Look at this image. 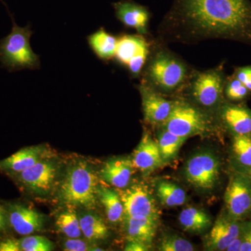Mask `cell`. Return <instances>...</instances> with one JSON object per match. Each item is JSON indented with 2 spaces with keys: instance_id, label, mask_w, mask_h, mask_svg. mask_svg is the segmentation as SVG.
I'll list each match as a JSON object with an SVG mask.
<instances>
[{
  "instance_id": "4dcf8cb0",
  "label": "cell",
  "mask_w": 251,
  "mask_h": 251,
  "mask_svg": "<svg viewBox=\"0 0 251 251\" xmlns=\"http://www.w3.org/2000/svg\"><path fill=\"white\" fill-rule=\"evenodd\" d=\"M162 251H193L194 247L189 241L176 236H166L162 239L158 246Z\"/></svg>"
},
{
  "instance_id": "7c38bea8",
  "label": "cell",
  "mask_w": 251,
  "mask_h": 251,
  "mask_svg": "<svg viewBox=\"0 0 251 251\" xmlns=\"http://www.w3.org/2000/svg\"><path fill=\"white\" fill-rule=\"evenodd\" d=\"M225 202L232 219H241L251 212V184L242 176H234L225 193Z\"/></svg>"
},
{
  "instance_id": "d590c367",
  "label": "cell",
  "mask_w": 251,
  "mask_h": 251,
  "mask_svg": "<svg viewBox=\"0 0 251 251\" xmlns=\"http://www.w3.org/2000/svg\"><path fill=\"white\" fill-rule=\"evenodd\" d=\"M150 249L143 243L134 240H128L125 248V251H147Z\"/></svg>"
},
{
  "instance_id": "8992f818",
  "label": "cell",
  "mask_w": 251,
  "mask_h": 251,
  "mask_svg": "<svg viewBox=\"0 0 251 251\" xmlns=\"http://www.w3.org/2000/svg\"><path fill=\"white\" fill-rule=\"evenodd\" d=\"M12 28L10 34L0 40V62L9 72L40 67L39 56L31 49L30 25L19 27L11 16Z\"/></svg>"
},
{
  "instance_id": "2e32d148",
  "label": "cell",
  "mask_w": 251,
  "mask_h": 251,
  "mask_svg": "<svg viewBox=\"0 0 251 251\" xmlns=\"http://www.w3.org/2000/svg\"><path fill=\"white\" fill-rule=\"evenodd\" d=\"M46 154V149L41 146L21 149L11 156L0 161V171L7 175L21 173L44 159Z\"/></svg>"
},
{
  "instance_id": "cb8c5ba5",
  "label": "cell",
  "mask_w": 251,
  "mask_h": 251,
  "mask_svg": "<svg viewBox=\"0 0 251 251\" xmlns=\"http://www.w3.org/2000/svg\"><path fill=\"white\" fill-rule=\"evenodd\" d=\"M81 232L86 239L90 241L103 240L108 237V227L103 220L97 214H82L79 218Z\"/></svg>"
},
{
  "instance_id": "836d02e7",
  "label": "cell",
  "mask_w": 251,
  "mask_h": 251,
  "mask_svg": "<svg viewBox=\"0 0 251 251\" xmlns=\"http://www.w3.org/2000/svg\"><path fill=\"white\" fill-rule=\"evenodd\" d=\"M0 251H21L20 239L12 237L0 239Z\"/></svg>"
},
{
  "instance_id": "6da1fadb",
  "label": "cell",
  "mask_w": 251,
  "mask_h": 251,
  "mask_svg": "<svg viewBox=\"0 0 251 251\" xmlns=\"http://www.w3.org/2000/svg\"><path fill=\"white\" fill-rule=\"evenodd\" d=\"M157 34V40L165 44L224 39L251 46V1L173 0Z\"/></svg>"
},
{
  "instance_id": "9c48e42d",
  "label": "cell",
  "mask_w": 251,
  "mask_h": 251,
  "mask_svg": "<svg viewBox=\"0 0 251 251\" xmlns=\"http://www.w3.org/2000/svg\"><path fill=\"white\" fill-rule=\"evenodd\" d=\"M125 216L158 222L160 214L155 200L145 185H132L120 194Z\"/></svg>"
},
{
  "instance_id": "3957f363",
  "label": "cell",
  "mask_w": 251,
  "mask_h": 251,
  "mask_svg": "<svg viewBox=\"0 0 251 251\" xmlns=\"http://www.w3.org/2000/svg\"><path fill=\"white\" fill-rule=\"evenodd\" d=\"M226 77L224 64L204 71L193 69L180 94H186V97H181L214 114L224 102Z\"/></svg>"
},
{
  "instance_id": "8d00e7d4",
  "label": "cell",
  "mask_w": 251,
  "mask_h": 251,
  "mask_svg": "<svg viewBox=\"0 0 251 251\" xmlns=\"http://www.w3.org/2000/svg\"><path fill=\"white\" fill-rule=\"evenodd\" d=\"M240 251H251V227L244 232V239Z\"/></svg>"
},
{
  "instance_id": "4316f807",
  "label": "cell",
  "mask_w": 251,
  "mask_h": 251,
  "mask_svg": "<svg viewBox=\"0 0 251 251\" xmlns=\"http://www.w3.org/2000/svg\"><path fill=\"white\" fill-rule=\"evenodd\" d=\"M56 226L61 232L69 238H79L82 234L80 219L73 209L60 213L56 219Z\"/></svg>"
},
{
  "instance_id": "ab89813d",
  "label": "cell",
  "mask_w": 251,
  "mask_h": 251,
  "mask_svg": "<svg viewBox=\"0 0 251 251\" xmlns=\"http://www.w3.org/2000/svg\"></svg>"
},
{
  "instance_id": "ba28073f",
  "label": "cell",
  "mask_w": 251,
  "mask_h": 251,
  "mask_svg": "<svg viewBox=\"0 0 251 251\" xmlns=\"http://www.w3.org/2000/svg\"><path fill=\"white\" fill-rule=\"evenodd\" d=\"M185 177L190 184L198 189H212L220 174V163L215 155L202 152L190 158L185 167Z\"/></svg>"
},
{
  "instance_id": "30bf717a",
  "label": "cell",
  "mask_w": 251,
  "mask_h": 251,
  "mask_svg": "<svg viewBox=\"0 0 251 251\" xmlns=\"http://www.w3.org/2000/svg\"><path fill=\"white\" fill-rule=\"evenodd\" d=\"M142 98L144 120L153 126H160L166 121L173 110L174 100L140 82L138 85Z\"/></svg>"
},
{
  "instance_id": "8fae6325",
  "label": "cell",
  "mask_w": 251,
  "mask_h": 251,
  "mask_svg": "<svg viewBox=\"0 0 251 251\" xmlns=\"http://www.w3.org/2000/svg\"><path fill=\"white\" fill-rule=\"evenodd\" d=\"M4 205L9 227L19 235H30L44 227V216L35 209L19 202H8Z\"/></svg>"
},
{
  "instance_id": "277c9868",
  "label": "cell",
  "mask_w": 251,
  "mask_h": 251,
  "mask_svg": "<svg viewBox=\"0 0 251 251\" xmlns=\"http://www.w3.org/2000/svg\"><path fill=\"white\" fill-rule=\"evenodd\" d=\"M173 100L171 115L159 127L184 138L209 134L215 130V114L203 110L179 96Z\"/></svg>"
},
{
  "instance_id": "d4e9b609",
  "label": "cell",
  "mask_w": 251,
  "mask_h": 251,
  "mask_svg": "<svg viewBox=\"0 0 251 251\" xmlns=\"http://www.w3.org/2000/svg\"><path fill=\"white\" fill-rule=\"evenodd\" d=\"M156 194L162 204L168 207L182 205L187 200V196L183 188L168 181H160L157 183Z\"/></svg>"
},
{
  "instance_id": "ac0fdd59",
  "label": "cell",
  "mask_w": 251,
  "mask_h": 251,
  "mask_svg": "<svg viewBox=\"0 0 251 251\" xmlns=\"http://www.w3.org/2000/svg\"><path fill=\"white\" fill-rule=\"evenodd\" d=\"M133 168L129 158H112L105 162L100 170V176L110 186L125 188L129 184Z\"/></svg>"
},
{
  "instance_id": "52a82bcc",
  "label": "cell",
  "mask_w": 251,
  "mask_h": 251,
  "mask_svg": "<svg viewBox=\"0 0 251 251\" xmlns=\"http://www.w3.org/2000/svg\"><path fill=\"white\" fill-rule=\"evenodd\" d=\"M58 169L55 163L43 159L21 173L9 174L20 187L28 192L45 194L52 188Z\"/></svg>"
},
{
  "instance_id": "d6986e66",
  "label": "cell",
  "mask_w": 251,
  "mask_h": 251,
  "mask_svg": "<svg viewBox=\"0 0 251 251\" xmlns=\"http://www.w3.org/2000/svg\"><path fill=\"white\" fill-rule=\"evenodd\" d=\"M152 42H150L141 34H124L118 37L115 57L119 64L126 67L135 56L144 50L151 49Z\"/></svg>"
},
{
  "instance_id": "f1b7e54d",
  "label": "cell",
  "mask_w": 251,
  "mask_h": 251,
  "mask_svg": "<svg viewBox=\"0 0 251 251\" xmlns=\"http://www.w3.org/2000/svg\"><path fill=\"white\" fill-rule=\"evenodd\" d=\"M250 91L233 75L226 77L224 97L231 101H240L249 97Z\"/></svg>"
},
{
  "instance_id": "74e56055",
  "label": "cell",
  "mask_w": 251,
  "mask_h": 251,
  "mask_svg": "<svg viewBox=\"0 0 251 251\" xmlns=\"http://www.w3.org/2000/svg\"><path fill=\"white\" fill-rule=\"evenodd\" d=\"M244 232L241 231L240 234H239V236L229 244L228 247L226 249V251H240L241 246H242L243 239H244Z\"/></svg>"
},
{
  "instance_id": "d6a6232c",
  "label": "cell",
  "mask_w": 251,
  "mask_h": 251,
  "mask_svg": "<svg viewBox=\"0 0 251 251\" xmlns=\"http://www.w3.org/2000/svg\"><path fill=\"white\" fill-rule=\"evenodd\" d=\"M93 248L78 238H70L64 243V251H92Z\"/></svg>"
},
{
  "instance_id": "4fadbf2b",
  "label": "cell",
  "mask_w": 251,
  "mask_h": 251,
  "mask_svg": "<svg viewBox=\"0 0 251 251\" xmlns=\"http://www.w3.org/2000/svg\"><path fill=\"white\" fill-rule=\"evenodd\" d=\"M115 16L126 27L133 28L141 35L149 34L150 12L148 8L132 0H121L112 4Z\"/></svg>"
},
{
  "instance_id": "44dd1931",
  "label": "cell",
  "mask_w": 251,
  "mask_h": 251,
  "mask_svg": "<svg viewBox=\"0 0 251 251\" xmlns=\"http://www.w3.org/2000/svg\"><path fill=\"white\" fill-rule=\"evenodd\" d=\"M118 37L100 28L87 37L89 46L96 55L102 60L115 57Z\"/></svg>"
},
{
  "instance_id": "83f0119b",
  "label": "cell",
  "mask_w": 251,
  "mask_h": 251,
  "mask_svg": "<svg viewBox=\"0 0 251 251\" xmlns=\"http://www.w3.org/2000/svg\"><path fill=\"white\" fill-rule=\"evenodd\" d=\"M232 150L237 161L246 167L251 168V136L235 135Z\"/></svg>"
},
{
  "instance_id": "7a4b0ae2",
  "label": "cell",
  "mask_w": 251,
  "mask_h": 251,
  "mask_svg": "<svg viewBox=\"0 0 251 251\" xmlns=\"http://www.w3.org/2000/svg\"><path fill=\"white\" fill-rule=\"evenodd\" d=\"M161 41H152L141 82L166 96L181 93L193 68Z\"/></svg>"
},
{
  "instance_id": "f546056e",
  "label": "cell",
  "mask_w": 251,
  "mask_h": 251,
  "mask_svg": "<svg viewBox=\"0 0 251 251\" xmlns=\"http://www.w3.org/2000/svg\"><path fill=\"white\" fill-rule=\"evenodd\" d=\"M20 239L21 251H50L54 245L48 238L37 235H27Z\"/></svg>"
},
{
  "instance_id": "7402d4cb",
  "label": "cell",
  "mask_w": 251,
  "mask_h": 251,
  "mask_svg": "<svg viewBox=\"0 0 251 251\" xmlns=\"http://www.w3.org/2000/svg\"><path fill=\"white\" fill-rule=\"evenodd\" d=\"M99 198L105 208L109 221L113 224L121 221L125 216V209L120 194L110 188L99 186Z\"/></svg>"
},
{
  "instance_id": "603a6c76",
  "label": "cell",
  "mask_w": 251,
  "mask_h": 251,
  "mask_svg": "<svg viewBox=\"0 0 251 251\" xmlns=\"http://www.w3.org/2000/svg\"><path fill=\"white\" fill-rule=\"evenodd\" d=\"M179 221L183 228L190 232H202L209 228L211 224L207 214L193 206H189L181 211Z\"/></svg>"
},
{
  "instance_id": "484cf974",
  "label": "cell",
  "mask_w": 251,
  "mask_h": 251,
  "mask_svg": "<svg viewBox=\"0 0 251 251\" xmlns=\"http://www.w3.org/2000/svg\"><path fill=\"white\" fill-rule=\"evenodd\" d=\"M159 128L157 143L163 162L169 161L176 156L186 138L173 134L162 127Z\"/></svg>"
},
{
  "instance_id": "ffe728a7",
  "label": "cell",
  "mask_w": 251,
  "mask_h": 251,
  "mask_svg": "<svg viewBox=\"0 0 251 251\" xmlns=\"http://www.w3.org/2000/svg\"><path fill=\"white\" fill-rule=\"evenodd\" d=\"M124 217L127 239L143 243L151 248L156 236L158 223L148 219Z\"/></svg>"
},
{
  "instance_id": "5b68a950",
  "label": "cell",
  "mask_w": 251,
  "mask_h": 251,
  "mask_svg": "<svg viewBox=\"0 0 251 251\" xmlns=\"http://www.w3.org/2000/svg\"><path fill=\"white\" fill-rule=\"evenodd\" d=\"M98 176L83 161L77 162L68 169L59 188V197L64 204L93 209L99 197Z\"/></svg>"
},
{
  "instance_id": "9a60e30c",
  "label": "cell",
  "mask_w": 251,
  "mask_h": 251,
  "mask_svg": "<svg viewBox=\"0 0 251 251\" xmlns=\"http://www.w3.org/2000/svg\"><path fill=\"white\" fill-rule=\"evenodd\" d=\"M131 161L133 167L144 174L152 173L164 163L156 140L147 132L135 149Z\"/></svg>"
},
{
  "instance_id": "f35d334b",
  "label": "cell",
  "mask_w": 251,
  "mask_h": 251,
  "mask_svg": "<svg viewBox=\"0 0 251 251\" xmlns=\"http://www.w3.org/2000/svg\"><path fill=\"white\" fill-rule=\"evenodd\" d=\"M0 1H1V2H2V3H3V4H4V2H3L2 0H0Z\"/></svg>"
},
{
  "instance_id": "5bb4252c",
  "label": "cell",
  "mask_w": 251,
  "mask_h": 251,
  "mask_svg": "<svg viewBox=\"0 0 251 251\" xmlns=\"http://www.w3.org/2000/svg\"><path fill=\"white\" fill-rule=\"evenodd\" d=\"M214 114L218 121L234 134L251 135V110L249 108L224 102Z\"/></svg>"
},
{
  "instance_id": "e575fe53",
  "label": "cell",
  "mask_w": 251,
  "mask_h": 251,
  "mask_svg": "<svg viewBox=\"0 0 251 251\" xmlns=\"http://www.w3.org/2000/svg\"><path fill=\"white\" fill-rule=\"evenodd\" d=\"M9 229L7 214L4 204L0 202V235L6 234Z\"/></svg>"
},
{
  "instance_id": "e0dca14e",
  "label": "cell",
  "mask_w": 251,
  "mask_h": 251,
  "mask_svg": "<svg viewBox=\"0 0 251 251\" xmlns=\"http://www.w3.org/2000/svg\"><path fill=\"white\" fill-rule=\"evenodd\" d=\"M241 231L240 226L234 219L219 218L206 237V247L209 250L226 251Z\"/></svg>"
},
{
  "instance_id": "1f68e13d",
  "label": "cell",
  "mask_w": 251,
  "mask_h": 251,
  "mask_svg": "<svg viewBox=\"0 0 251 251\" xmlns=\"http://www.w3.org/2000/svg\"><path fill=\"white\" fill-rule=\"evenodd\" d=\"M232 75L251 92V65L236 68Z\"/></svg>"
}]
</instances>
